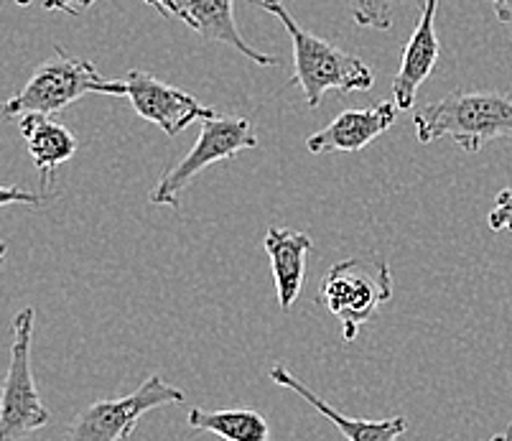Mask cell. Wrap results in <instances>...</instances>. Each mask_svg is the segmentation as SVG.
Wrapping results in <instances>:
<instances>
[{
    "label": "cell",
    "mask_w": 512,
    "mask_h": 441,
    "mask_svg": "<svg viewBox=\"0 0 512 441\" xmlns=\"http://www.w3.org/2000/svg\"><path fill=\"white\" fill-rule=\"evenodd\" d=\"M265 13L276 16L288 31L293 44V77L288 85L301 87L309 108H319L321 97L329 90L367 92L375 85V72L360 57L339 49L332 41L314 36L299 26V21L286 11L281 0H250Z\"/></svg>",
    "instance_id": "1"
},
{
    "label": "cell",
    "mask_w": 512,
    "mask_h": 441,
    "mask_svg": "<svg viewBox=\"0 0 512 441\" xmlns=\"http://www.w3.org/2000/svg\"><path fill=\"white\" fill-rule=\"evenodd\" d=\"M421 143L449 138L467 153L484 143L512 136V95L484 90H456L413 115Z\"/></svg>",
    "instance_id": "2"
},
{
    "label": "cell",
    "mask_w": 512,
    "mask_h": 441,
    "mask_svg": "<svg viewBox=\"0 0 512 441\" xmlns=\"http://www.w3.org/2000/svg\"><path fill=\"white\" fill-rule=\"evenodd\" d=\"M85 95L123 97L125 82L107 80L90 59L69 57L62 46H57L54 57L41 62L29 82L3 102V115L16 120L31 113L57 115Z\"/></svg>",
    "instance_id": "3"
},
{
    "label": "cell",
    "mask_w": 512,
    "mask_h": 441,
    "mask_svg": "<svg viewBox=\"0 0 512 441\" xmlns=\"http://www.w3.org/2000/svg\"><path fill=\"white\" fill-rule=\"evenodd\" d=\"M393 299V276L383 258L357 255L329 268L321 278L319 301L342 324V340L355 342L360 329Z\"/></svg>",
    "instance_id": "4"
},
{
    "label": "cell",
    "mask_w": 512,
    "mask_h": 441,
    "mask_svg": "<svg viewBox=\"0 0 512 441\" xmlns=\"http://www.w3.org/2000/svg\"><path fill=\"white\" fill-rule=\"evenodd\" d=\"M34 309L26 306L13 319V342L8 375L3 383L0 403V441H21L51 421L31 370V334H34Z\"/></svg>",
    "instance_id": "5"
},
{
    "label": "cell",
    "mask_w": 512,
    "mask_h": 441,
    "mask_svg": "<svg viewBox=\"0 0 512 441\" xmlns=\"http://www.w3.org/2000/svg\"><path fill=\"white\" fill-rule=\"evenodd\" d=\"M184 398V391L164 383L161 375H148L130 396L97 401L82 408L59 441H125L148 411L184 403Z\"/></svg>",
    "instance_id": "6"
},
{
    "label": "cell",
    "mask_w": 512,
    "mask_h": 441,
    "mask_svg": "<svg viewBox=\"0 0 512 441\" xmlns=\"http://www.w3.org/2000/svg\"><path fill=\"white\" fill-rule=\"evenodd\" d=\"M255 146H258V136H255L248 118L214 115V118L202 120V131H199L197 143L174 169H169L161 176V181L151 192V202L179 210V194L192 184L194 176L202 174L212 164L235 159L237 153Z\"/></svg>",
    "instance_id": "7"
},
{
    "label": "cell",
    "mask_w": 512,
    "mask_h": 441,
    "mask_svg": "<svg viewBox=\"0 0 512 441\" xmlns=\"http://www.w3.org/2000/svg\"><path fill=\"white\" fill-rule=\"evenodd\" d=\"M125 97L130 100L133 110L143 120L153 123L166 136H179L194 120H209L217 115V110L207 108L204 102L169 82L158 80L143 69H133L125 74Z\"/></svg>",
    "instance_id": "8"
},
{
    "label": "cell",
    "mask_w": 512,
    "mask_h": 441,
    "mask_svg": "<svg viewBox=\"0 0 512 441\" xmlns=\"http://www.w3.org/2000/svg\"><path fill=\"white\" fill-rule=\"evenodd\" d=\"M161 3L169 8L171 18H181L202 39L232 46L260 67H278L281 64L278 57L253 49L248 41L242 39V34L237 31L235 11H232L235 0H161Z\"/></svg>",
    "instance_id": "9"
},
{
    "label": "cell",
    "mask_w": 512,
    "mask_h": 441,
    "mask_svg": "<svg viewBox=\"0 0 512 441\" xmlns=\"http://www.w3.org/2000/svg\"><path fill=\"white\" fill-rule=\"evenodd\" d=\"M395 100H380L367 110H344L327 128L306 138V148L311 153H355L370 146L375 138L388 133L398 118Z\"/></svg>",
    "instance_id": "10"
},
{
    "label": "cell",
    "mask_w": 512,
    "mask_h": 441,
    "mask_svg": "<svg viewBox=\"0 0 512 441\" xmlns=\"http://www.w3.org/2000/svg\"><path fill=\"white\" fill-rule=\"evenodd\" d=\"M436 11H439V0H426L423 3L421 18H418L406 49H403V57H400L398 74L393 80V100L400 110L413 108L418 87L431 77L436 62H439Z\"/></svg>",
    "instance_id": "11"
},
{
    "label": "cell",
    "mask_w": 512,
    "mask_h": 441,
    "mask_svg": "<svg viewBox=\"0 0 512 441\" xmlns=\"http://www.w3.org/2000/svg\"><path fill=\"white\" fill-rule=\"evenodd\" d=\"M271 380L281 385V388H288V391H293L296 396L304 398L316 413H321L324 419L332 421L334 429H337L347 441H398L408 429L406 416H395V419H383V421L352 419V416H344L339 408L329 406L319 393L306 388V383H301V380L296 378L291 370L283 368V365H273Z\"/></svg>",
    "instance_id": "12"
},
{
    "label": "cell",
    "mask_w": 512,
    "mask_h": 441,
    "mask_svg": "<svg viewBox=\"0 0 512 441\" xmlns=\"http://www.w3.org/2000/svg\"><path fill=\"white\" fill-rule=\"evenodd\" d=\"M263 248L271 258L273 281H276L278 306L281 311H291L299 299L306 281V255L314 243L306 232L288 230V227H268L263 238Z\"/></svg>",
    "instance_id": "13"
},
{
    "label": "cell",
    "mask_w": 512,
    "mask_h": 441,
    "mask_svg": "<svg viewBox=\"0 0 512 441\" xmlns=\"http://www.w3.org/2000/svg\"><path fill=\"white\" fill-rule=\"evenodd\" d=\"M18 131L26 138V146H29L31 161H34L36 171L44 179V187H54V176L62 164H67L77 153L79 141L67 125L59 123L54 115H21L18 118Z\"/></svg>",
    "instance_id": "14"
},
{
    "label": "cell",
    "mask_w": 512,
    "mask_h": 441,
    "mask_svg": "<svg viewBox=\"0 0 512 441\" xmlns=\"http://www.w3.org/2000/svg\"><path fill=\"white\" fill-rule=\"evenodd\" d=\"M189 429L207 431L225 441H271L268 421L253 408H189L186 413Z\"/></svg>",
    "instance_id": "15"
},
{
    "label": "cell",
    "mask_w": 512,
    "mask_h": 441,
    "mask_svg": "<svg viewBox=\"0 0 512 441\" xmlns=\"http://www.w3.org/2000/svg\"><path fill=\"white\" fill-rule=\"evenodd\" d=\"M349 11L362 29L388 31L393 26V8L390 0H349Z\"/></svg>",
    "instance_id": "16"
},
{
    "label": "cell",
    "mask_w": 512,
    "mask_h": 441,
    "mask_svg": "<svg viewBox=\"0 0 512 441\" xmlns=\"http://www.w3.org/2000/svg\"><path fill=\"white\" fill-rule=\"evenodd\" d=\"M97 0H44L41 6L46 8V11H59V13H67V16H82V13L87 11L90 6H95ZM146 6L156 8L158 13H164L166 18H171L169 8L161 3V0H143Z\"/></svg>",
    "instance_id": "17"
},
{
    "label": "cell",
    "mask_w": 512,
    "mask_h": 441,
    "mask_svg": "<svg viewBox=\"0 0 512 441\" xmlns=\"http://www.w3.org/2000/svg\"><path fill=\"white\" fill-rule=\"evenodd\" d=\"M487 225L495 232H512V187L497 194L495 210L487 215Z\"/></svg>",
    "instance_id": "18"
},
{
    "label": "cell",
    "mask_w": 512,
    "mask_h": 441,
    "mask_svg": "<svg viewBox=\"0 0 512 441\" xmlns=\"http://www.w3.org/2000/svg\"><path fill=\"white\" fill-rule=\"evenodd\" d=\"M49 197L51 194H34V192H26V189H16L11 187V184H6L3 192H0V204L8 207V204L13 202H23V204H31V207H41V204H46V199Z\"/></svg>",
    "instance_id": "19"
},
{
    "label": "cell",
    "mask_w": 512,
    "mask_h": 441,
    "mask_svg": "<svg viewBox=\"0 0 512 441\" xmlns=\"http://www.w3.org/2000/svg\"><path fill=\"white\" fill-rule=\"evenodd\" d=\"M492 8L497 13V21L512 29V0H492Z\"/></svg>",
    "instance_id": "20"
},
{
    "label": "cell",
    "mask_w": 512,
    "mask_h": 441,
    "mask_svg": "<svg viewBox=\"0 0 512 441\" xmlns=\"http://www.w3.org/2000/svg\"><path fill=\"white\" fill-rule=\"evenodd\" d=\"M490 441H512V424L507 426L505 431H502V434H497V436H492Z\"/></svg>",
    "instance_id": "21"
},
{
    "label": "cell",
    "mask_w": 512,
    "mask_h": 441,
    "mask_svg": "<svg viewBox=\"0 0 512 441\" xmlns=\"http://www.w3.org/2000/svg\"><path fill=\"white\" fill-rule=\"evenodd\" d=\"M16 3H18V6H29L31 0H16Z\"/></svg>",
    "instance_id": "22"
}]
</instances>
